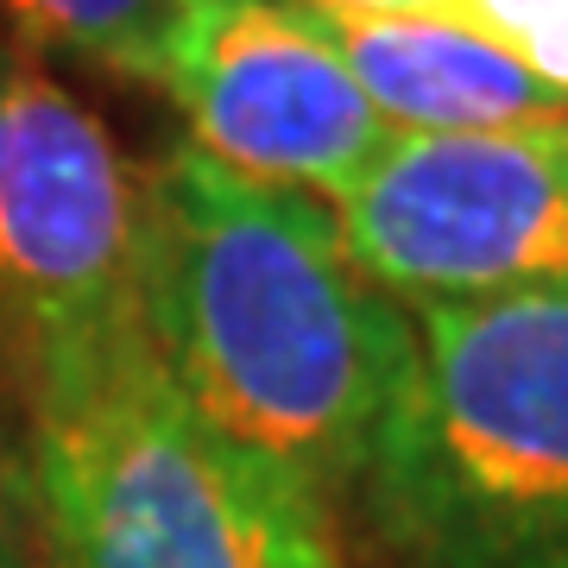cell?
I'll list each match as a JSON object with an SVG mask.
<instances>
[{
	"instance_id": "6da1fadb",
	"label": "cell",
	"mask_w": 568,
	"mask_h": 568,
	"mask_svg": "<svg viewBox=\"0 0 568 568\" xmlns=\"http://www.w3.org/2000/svg\"><path fill=\"white\" fill-rule=\"evenodd\" d=\"M140 316L183 405L316 499L361 487L417 323L347 253L335 209L183 145L145 171Z\"/></svg>"
},
{
	"instance_id": "7a4b0ae2",
	"label": "cell",
	"mask_w": 568,
	"mask_h": 568,
	"mask_svg": "<svg viewBox=\"0 0 568 568\" xmlns=\"http://www.w3.org/2000/svg\"><path fill=\"white\" fill-rule=\"evenodd\" d=\"M361 474L392 568H568V291L417 304Z\"/></svg>"
},
{
	"instance_id": "3957f363",
	"label": "cell",
	"mask_w": 568,
	"mask_h": 568,
	"mask_svg": "<svg viewBox=\"0 0 568 568\" xmlns=\"http://www.w3.org/2000/svg\"><path fill=\"white\" fill-rule=\"evenodd\" d=\"M26 480L58 568H342L323 499L209 429L152 342L32 405Z\"/></svg>"
},
{
	"instance_id": "277c9868",
	"label": "cell",
	"mask_w": 568,
	"mask_h": 568,
	"mask_svg": "<svg viewBox=\"0 0 568 568\" xmlns=\"http://www.w3.org/2000/svg\"><path fill=\"white\" fill-rule=\"evenodd\" d=\"M145 178L20 44H0V354L32 405L145 347Z\"/></svg>"
},
{
	"instance_id": "5b68a950",
	"label": "cell",
	"mask_w": 568,
	"mask_h": 568,
	"mask_svg": "<svg viewBox=\"0 0 568 568\" xmlns=\"http://www.w3.org/2000/svg\"><path fill=\"white\" fill-rule=\"evenodd\" d=\"M328 209L354 265L398 304L568 291V114L448 140L398 133Z\"/></svg>"
},
{
	"instance_id": "8992f818",
	"label": "cell",
	"mask_w": 568,
	"mask_h": 568,
	"mask_svg": "<svg viewBox=\"0 0 568 568\" xmlns=\"http://www.w3.org/2000/svg\"><path fill=\"white\" fill-rule=\"evenodd\" d=\"M159 89L183 108L196 152L323 203L347 196L398 140L297 0H183Z\"/></svg>"
},
{
	"instance_id": "52a82bcc",
	"label": "cell",
	"mask_w": 568,
	"mask_h": 568,
	"mask_svg": "<svg viewBox=\"0 0 568 568\" xmlns=\"http://www.w3.org/2000/svg\"><path fill=\"white\" fill-rule=\"evenodd\" d=\"M310 13L392 133L448 140V133H506L568 114L556 89H544L525 63L462 20H379V13H323V7Z\"/></svg>"
},
{
	"instance_id": "ba28073f",
	"label": "cell",
	"mask_w": 568,
	"mask_h": 568,
	"mask_svg": "<svg viewBox=\"0 0 568 568\" xmlns=\"http://www.w3.org/2000/svg\"><path fill=\"white\" fill-rule=\"evenodd\" d=\"M178 7L183 0H0V26L20 51H63L95 70L159 82Z\"/></svg>"
},
{
	"instance_id": "9c48e42d",
	"label": "cell",
	"mask_w": 568,
	"mask_h": 568,
	"mask_svg": "<svg viewBox=\"0 0 568 568\" xmlns=\"http://www.w3.org/2000/svg\"><path fill=\"white\" fill-rule=\"evenodd\" d=\"M455 20L568 102V0H455Z\"/></svg>"
},
{
	"instance_id": "30bf717a",
	"label": "cell",
	"mask_w": 568,
	"mask_h": 568,
	"mask_svg": "<svg viewBox=\"0 0 568 568\" xmlns=\"http://www.w3.org/2000/svg\"><path fill=\"white\" fill-rule=\"evenodd\" d=\"M323 13H379V20H455V0H297Z\"/></svg>"
},
{
	"instance_id": "8fae6325",
	"label": "cell",
	"mask_w": 568,
	"mask_h": 568,
	"mask_svg": "<svg viewBox=\"0 0 568 568\" xmlns=\"http://www.w3.org/2000/svg\"><path fill=\"white\" fill-rule=\"evenodd\" d=\"M0 568H32L20 549V530H13V493H7V474H0Z\"/></svg>"
}]
</instances>
